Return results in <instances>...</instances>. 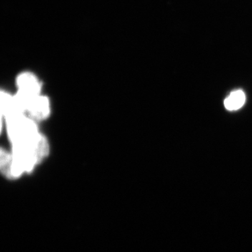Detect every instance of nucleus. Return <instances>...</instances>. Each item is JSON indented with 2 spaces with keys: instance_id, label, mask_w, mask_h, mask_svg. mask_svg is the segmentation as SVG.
<instances>
[{
  "instance_id": "f257e3e1",
  "label": "nucleus",
  "mask_w": 252,
  "mask_h": 252,
  "mask_svg": "<svg viewBox=\"0 0 252 252\" xmlns=\"http://www.w3.org/2000/svg\"><path fill=\"white\" fill-rule=\"evenodd\" d=\"M49 152V144L45 137L36 135L24 143L13 145L15 178L25 172H30L41 162Z\"/></svg>"
},
{
  "instance_id": "f03ea898",
  "label": "nucleus",
  "mask_w": 252,
  "mask_h": 252,
  "mask_svg": "<svg viewBox=\"0 0 252 252\" xmlns=\"http://www.w3.org/2000/svg\"><path fill=\"white\" fill-rule=\"evenodd\" d=\"M8 134L13 145L24 143L39 135L35 123L20 114L6 119Z\"/></svg>"
},
{
  "instance_id": "7ed1b4c3",
  "label": "nucleus",
  "mask_w": 252,
  "mask_h": 252,
  "mask_svg": "<svg viewBox=\"0 0 252 252\" xmlns=\"http://www.w3.org/2000/svg\"><path fill=\"white\" fill-rule=\"evenodd\" d=\"M17 86L18 92L16 94L28 109L32 99L40 94V83L34 74L25 72L18 76Z\"/></svg>"
},
{
  "instance_id": "20e7f679",
  "label": "nucleus",
  "mask_w": 252,
  "mask_h": 252,
  "mask_svg": "<svg viewBox=\"0 0 252 252\" xmlns=\"http://www.w3.org/2000/svg\"><path fill=\"white\" fill-rule=\"evenodd\" d=\"M27 112L30 113L32 117L38 120L46 119L50 113L49 99L41 94L36 96L29 104Z\"/></svg>"
},
{
  "instance_id": "39448f33",
  "label": "nucleus",
  "mask_w": 252,
  "mask_h": 252,
  "mask_svg": "<svg viewBox=\"0 0 252 252\" xmlns=\"http://www.w3.org/2000/svg\"><path fill=\"white\" fill-rule=\"evenodd\" d=\"M246 101V96L242 90H237L230 93L229 95L225 99L224 106L228 111L238 110L243 107Z\"/></svg>"
},
{
  "instance_id": "423d86ee",
  "label": "nucleus",
  "mask_w": 252,
  "mask_h": 252,
  "mask_svg": "<svg viewBox=\"0 0 252 252\" xmlns=\"http://www.w3.org/2000/svg\"><path fill=\"white\" fill-rule=\"evenodd\" d=\"M0 167H1V172L6 177L9 178H15L12 154H9L5 151H1Z\"/></svg>"
}]
</instances>
